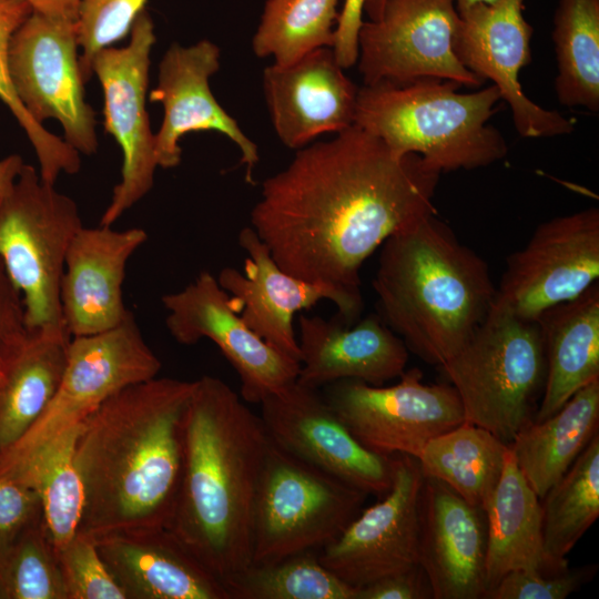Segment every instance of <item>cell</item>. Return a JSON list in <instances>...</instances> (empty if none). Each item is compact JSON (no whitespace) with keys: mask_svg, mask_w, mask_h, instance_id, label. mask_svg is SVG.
Instances as JSON below:
<instances>
[{"mask_svg":"<svg viewBox=\"0 0 599 599\" xmlns=\"http://www.w3.org/2000/svg\"><path fill=\"white\" fill-rule=\"evenodd\" d=\"M27 329L22 294L0 260V359Z\"/></svg>","mask_w":599,"mask_h":599,"instance_id":"43","label":"cell"},{"mask_svg":"<svg viewBox=\"0 0 599 599\" xmlns=\"http://www.w3.org/2000/svg\"><path fill=\"white\" fill-rule=\"evenodd\" d=\"M73 199L23 165L0 196V260L22 294L28 328L64 324L61 280L69 245L82 227Z\"/></svg>","mask_w":599,"mask_h":599,"instance_id":"7","label":"cell"},{"mask_svg":"<svg viewBox=\"0 0 599 599\" xmlns=\"http://www.w3.org/2000/svg\"><path fill=\"white\" fill-rule=\"evenodd\" d=\"M441 172L415 153L395 154L356 124L300 150L262 183L251 227L276 264L331 288L346 324L361 318L359 271L395 232L436 214Z\"/></svg>","mask_w":599,"mask_h":599,"instance_id":"1","label":"cell"},{"mask_svg":"<svg viewBox=\"0 0 599 599\" xmlns=\"http://www.w3.org/2000/svg\"><path fill=\"white\" fill-rule=\"evenodd\" d=\"M297 342L296 382L316 389L341 379L382 386L405 372L409 357L404 342L376 313L353 324L337 314L331 318L303 314Z\"/></svg>","mask_w":599,"mask_h":599,"instance_id":"24","label":"cell"},{"mask_svg":"<svg viewBox=\"0 0 599 599\" xmlns=\"http://www.w3.org/2000/svg\"><path fill=\"white\" fill-rule=\"evenodd\" d=\"M92 538L125 599H229L223 582L167 528Z\"/></svg>","mask_w":599,"mask_h":599,"instance_id":"25","label":"cell"},{"mask_svg":"<svg viewBox=\"0 0 599 599\" xmlns=\"http://www.w3.org/2000/svg\"><path fill=\"white\" fill-rule=\"evenodd\" d=\"M541 500L546 560L566 567V556L599 516L598 434Z\"/></svg>","mask_w":599,"mask_h":599,"instance_id":"31","label":"cell"},{"mask_svg":"<svg viewBox=\"0 0 599 599\" xmlns=\"http://www.w3.org/2000/svg\"><path fill=\"white\" fill-rule=\"evenodd\" d=\"M525 0L477 2L457 10L459 20L453 49L463 65L491 80L510 106L516 130L524 138L568 134L575 123L526 97L519 71L531 61L532 27L522 16Z\"/></svg>","mask_w":599,"mask_h":599,"instance_id":"18","label":"cell"},{"mask_svg":"<svg viewBox=\"0 0 599 599\" xmlns=\"http://www.w3.org/2000/svg\"><path fill=\"white\" fill-rule=\"evenodd\" d=\"M323 396L353 436L380 455L418 457L434 437L461 424L459 396L449 383L425 384L419 368L405 369L395 385L341 379Z\"/></svg>","mask_w":599,"mask_h":599,"instance_id":"11","label":"cell"},{"mask_svg":"<svg viewBox=\"0 0 599 599\" xmlns=\"http://www.w3.org/2000/svg\"><path fill=\"white\" fill-rule=\"evenodd\" d=\"M32 12L77 21L82 0H23Z\"/></svg>","mask_w":599,"mask_h":599,"instance_id":"45","label":"cell"},{"mask_svg":"<svg viewBox=\"0 0 599 599\" xmlns=\"http://www.w3.org/2000/svg\"><path fill=\"white\" fill-rule=\"evenodd\" d=\"M41 518L37 491L0 476V558L30 525Z\"/></svg>","mask_w":599,"mask_h":599,"instance_id":"41","label":"cell"},{"mask_svg":"<svg viewBox=\"0 0 599 599\" xmlns=\"http://www.w3.org/2000/svg\"><path fill=\"white\" fill-rule=\"evenodd\" d=\"M460 84L422 79L358 89L354 124L395 154L415 153L439 172L488 166L507 154L501 133L488 124L501 100L496 85L473 93Z\"/></svg>","mask_w":599,"mask_h":599,"instance_id":"5","label":"cell"},{"mask_svg":"<svg viewBox=\"0 0 599 599\" xmlns=\"http://www.w3.org/2000/svg\"><path fill=\"white\" fill-rule=\"evenodd\" d=\"M258 405L267 436L278 447L367 495L389 490L393 456L361 444L319 389L294 382Z\"/></svg>","mask_w":599,"mask_h":599,"instance_id":"17","label":"cell"},{"mask_svg":"<svg viewBox=\"0 0 599 599\" xmlns=\"http://www.w3.org/2000/svg\"><path fill=\"white\" fill-rule=\"evenodd\" d=\"M154 23L144 9L136 17L125 47L99 50L91 71L104 95V128L122 150L121 180L114 186L100 225L112 226L122 214L144 197L153 186L158 166L154 134L146 111Z\"/></svg>","mask_w":599,"mask_h":599,"instance_id":"12","label":"cell"},{"mask_svg":"<svg viewBox=\"0 0 599 599\" xmlns=\"http://www.w3.org/2000/svg\"><path fill=\"white\" fill-rule=\"evenodd\" d=\"M81 424L60 434L23 468L7 477L37 491L55 550L77 535L82 518L84 490L74 459Z\"/></svg>","mask_w":599,"mask_h":599,"instance_id":"32","label":"cell"},{"mask_svg":"<svg viewBox=\"0 0 599 599\" xmlns=\"http://www.w3.org/2000/svg\"><path fill=\"white\" fill-rule=\"evenodd\" d=\"M599 425V379L576 392L550 417L532 422L508 445L515 463L541 500L567 473Z\"/></svg>","mask_w":599,"mask_h":599,"instance_id":"29","label":"cell"},{"mask_svg":"<svg viewBox=\"0 0 599 599\" xmlns=\"http://www.w3.org/2000/svg\"><path fill=\"white\" fill-rule=\"evenodd\" d=\"M238 244L247 255L243 270L222 268L216 276L229 294L232 308L246 326L278 352L300 362L294 315L323 300L344 312L338 294L328 287L303 281L282 270L268 247L251 226L238 233Z\"/></svg>","mask_w":599,"mask_h":599,"instance_id":"21","label":"cell"},{"mask_svg":"<svg viewBox=\"0 0 599 599\" xmlns=\"http://www.w3.org/2000/svg\"><path fill=\"white\" fill-rule=\"evenodd\" d=\"M0 598L67 599L57 550L43 517L0 558Z\"/></svg>","mask_w":599,"mask_h":599,"instance_id":"37","label":"cell"},{"mask_svg":"<svg viewBox=\"0 0 599 599\" xmlns=\"http://www.w3.org/2000/svg\"><path fill=\"white\" fill-rule=\"evenodd\" d=\"M358 89L327 47L292 64L273 63L263 71V91L275 133L294 150L324 133L337 134L353 125Z\"/></svg>","mask_w":599,"mask_h":599,"instance_id":"20","label":"cell"},{"mask_svg":"<svg viewBox=\"0 0 599 599\" xmlns=\"http://www.w3.org/2000/svg\"><path fill=\"white\" fill-rule=\"evenodd\" d=\"M433 590L420 565L377 579L357 589L356 599H432Z\"/></svg>","mask_w":599,"mask_h":599,"instance_id":"42","label":"cell"},{"mask_svg":"<svg viewBox=\"0 0 599 599\" xmlns=\"http://www.w3.org/2000/svg\"><path fill=\"white\" fill-rule=\"evenodd\" d=\"M221 50L203 39L192 45L172 43L159 64L158 84L150 101L161 103L163 120L154 134L158 166L175 167L181 162L180 139L190 132L215 131L229 138L241 151L248 183L258 163L257 145L242 131L216 101L210 78L220 69Z\"/></svg>","mask_w":599,"mask_h":599,"instance_id":"19","label":"cell"},{"mask_svg":"<svg viewBox=\"0 0 599 599\" xmlns=\"http://www.w3.org/2000/svg\"><path fill=\"white\" fill-rule=\"evenodd\" d=\"M71 338L64 324L28 328L0 359V455L51 402L67 365Z\"/></svg>","mask_w":599,"mask_h":599,"instance_id":"26","label":"cell"},{"mask_svg":"<svg viewBox=\"0 0 599 599\" xmlns=\"http://www.w3.org/2000/svg\"><path fill=\"white\" fill-rule=\"evenodd\" d=\"M365 0H344L334 33L333 52L336 61L345 70L358 59V32L363 24Z\"/></svg>","mask_w":599,"mask_h":599,"instance_id":"44","label":"cell"},{"mask_svg":"<svg viewBox=\"0 0 599 599\" xmlns=\"http://www.w3.org/2000/svg\"><path fill=\"white\" fill-rule=\"evenodd\" d=\"M67 599H125L92 537L77 532L57 549Z\"/></svg>","mask_w":599,"mask_h":599,"instance_id":"39","label":"cell"},{"mask_svg":"<svg viewBox=\"0 0 599 599\" xmlns=\"http://www.w3.org/2000/svg\"><path fill=\"white\" fill-rule=\"evenodd\" d=\"M552 39L558 100L599 110V0H559Z\"/></svg>","mask_w":599,"mask_h":599,"instance_id":"33","label":"cell"},{"mask_svg":"<svg viewBox=\"0 0 599 599\" xmlns=\"http://www.w3.org/2000/svg\"><path fill=\"white\" fill-rule=\"evenodd\" d=\"M161 366L131 312L109 331L72 337L54 396L37 422L0 455V476L18 473L109 397L129 385L156 377Z\"/></svg>","mask_w":599,"mask_h":599,"instance_id":"9","label":"cell"},{"mask_svg":"<svg viewBox=\"0 0 599 599\" xmlns=\"http://www.w3.org/2000/svg\"><path fill=\"white\" fill-rule=\"evenodd\" d=\"M376 314L424 362L439 366L487 317L496 297L488 263L430 214L380 245Z\"/></svg>","mask_w":599,"mask_h":599,"instance_id":"4","label":"cell"},{"mask_svg":"<svg viewBox=\"0 0 599 599\" xmlns=\"http://www.w3.org/2000/svg\"><path fill=\"white\" fill-rule=\"evenodd\" d=\"M338 0H266L252 39L256 57L292 64L319 48H332Z\"/></svg>","mask_w":599,"mask_h":599,"instance_id":"34","label":"cell"},{"mask_svg":"<svg viewBox=\"0 0 599 599\" xmlns=\"http://www.w3.org/2000/svg\"><path fill=\"white\" fill-rule=\"evenodd\" d=\"M366 497L270 439L254 504L251 564L319 550L362 511Z\"/></svg>","mask_w":599,"mask_h":599,"instance_id":"8","label":"cell"},{"mask_svg":"<svg viewBox=\"0 0 599 599\" xmlns=\"http://www.w3.org/2000/svg\"><path fill=\"white\" fill-rule=\"evenodd\" d=\"M148 240L140 227L82 226L73 236L60 287L62 319L72 337L109 331L129 315L122 284L132 254Z\"/></svg>","mask_w":599,"mask_h":599,"instance_id":"23","label":"cell"},{"mask_svg":"<svg viewBox=\"0 0 599 599\" xmlns=\"http://www.w3.org/2000/svg\"><path fill=\"white\" fill-rule=\"evenodd\" d=\"M148 0H82L75 21L79 59L84 82L89 81L94 54L125 38Z\"/></svg>","mask_w":599,"mask_h":599,"instance_id":"38","label":"cell"},{"mask_svg":"<svg viewBox=\"0 0 599 599\" xmlns=\"http://www.w3.org/2000/svg\"><path fill=\"white\" fill-rule=\"evenodd\" d=\"M194 380L129 385L81 424L74 459L84 490L78 532L169 528L184 465Z\"/></svg>","mask_w":599,"mask_h":599,"instance_id":"2","label":"cell"},{"mask_svg":"<svg viewBox=\"0 0 599 599\" xmlns=\"http://www.w3.org/2000/svg\"><path fill=\"white\" fill-rule=\"evenodd\" d=\"M165 325L182 345L213 342L241 380L244 402L260 404L296 382L300 362L278 352L250 329L232 308L216 277L202 271L180 291L162 296Z\"/></svg>","mask_w":599,"mask_h":599,"instance_id":"16","label":"cell"},{"mask_svg":"<svg viewBox=\"0 0 599 599\" xmlns=\"http://www.w3.org/2000/svg\"><path fill=\"white\" fill-rule=\"evenodd\" d=\"M75 21L31 12L13 33L9 78L31 118L60 122L63 140L75 151L98 150L95 113L85 101Z\"/></svg>","mask_w":599,"mask_h":599,"instance_id":"10","label":"cell"},{"mask_svg":"<svg viewBox=\"0 0 599 599\" xmlns=\"http://www.w3.org/2000/svg\"><path fill=\"white\" fill-rule=\"evenodd\" d=\"M392 456L389 490L317 550L322 565L355 589L419 565L424 475L416 457Z\"/></svg>","mask_w":599,"mask_h":599,"instance_id":"15","label":"cell"},{"mask_svg":"<svg viewBox=\"0 0 599 599\" xmlns=\"http://www.w3.org/2000/svg\"><path fill=\"white\" fill-rule=\"evenodd\" d=\"M31 12L30 6L23 0H0V100L16 116L32 144L40 165V177L54 184L61 173H78L80 153L31 118L14 93L8 70L11 38Z\"/></svg>","mask_w":599,"mask_h":599,"instance_id":"36","label":"cell"},{"mask_svg":"<svg viewBox=\"0 0 599 599\" xmlns=\"http://www.w3.org/2000/svg\"><path fill=\"white\" fill-rule=\"evenodd\" d=\"M507 449L508 445L487 429L465 422L430 439L417 459L424 477L440 480L486 512Z\"/></svg>","mask_w":599,"mask_h":599,"instance_id":"30","label":"cell"},{"mask_svg":"<svg viewBox=\"0 0 599 599\" xmlns=\"http://www.w3.org/2000/svg\"><path fill=\"white\" fill-rule=\"evenodd\" d=\"M270 438L222 379L202 376L186 414L184 465L167 529L222 582L252 560V521Z\"/></svg>","mask_w":599,"mask_h":599,"instance_id":"3","label":"cell"},{"mask_svg":"<svg viewBox=\"0 0 599 599\" xmlns=\"http://www.w3.org/2000/svg\"><path fill=\"white\" fill-rule=\"evenodd\" d=\"M459 16L455 0H386L377 21L358 32V70L364 85H402L422 79L479 87L453 49Z\"/></svg>","mask_w":599,"mask_h":599,"instance_id":"13","label":"cell"},{"mask_svg":"<svg viewBox=\"0 0 599 599\" xmlns=\"http://www.w3.org/2000/svg\"><path fill=\"white\" fill-rule=\"evenodd\" d=\"M486 520L485 597L509 572L558 569L544 552L541 500L519 471L509 446Z\"/></svg>","mask_w":599,"mask_h":599,"instance_id":"28","label":"cell"},{"mask_svg":"<svg viewBox=\"0 0 599 599\" xmlns=\"http://www.w3.org/2000/svg\"><path fill=\"white\" fill-rule=\"evenodd\" d=\"M386 0H365L363 11L367 14L369 21H377L383 13Z\"/></svg>","mask_w":599,"mask_h":599,"instance_id":"47","label":"cell"},{"mask_svg":"<svg viewBox=\"0 0 599 599\" xmlns=\"http://www.w3.org/2000/svg\"><path fill=\"white\" fill-rule=\"evenodd\" d=\"M23 165V159L18 154L0 160V196L12 186Z\"/></svg>","mask_w":599,"mask_h":599,"instance_id":"46","label":"cell"},{"mask_svg":"<svg viewBox=\"0 0 599 599\" xmlns=\"http://www.w3.org/2000/svg\"><path fill=\"white\" fill-rule=\"evenodd\" d=\"M597 565L512 571L490 590L487 599H565L589 582Z\"/></svg>","mask_w":599,"mask_h":599,"instance_id":"40","label":"cell"},{"mask_svg":"<svg viewBox=\"0 0 599 599\" xmlns=\"http://www.w3.org/2000/svg\"><path fill=\"white\" fill-rule=\"evenodd\" d=\"M545 349L546 379L534 422L560 409L580 388L599 379V285L552 306L537 319Z\"/></svg>","mask_w":599,"mask_h":599,"instance_id":"27","label":"cell"},{"mask_svg":"<svg viewBox=\"0 0 599 599\" xmlns=\"http://www.w3.org/2000/svg\"><path fill=\"white\" fill-rule=\"evenodd\" d=\"M437 367L456 389L466 423L509 445L534 422L545 386L539 324L494 302L465 345Z\"/></svg>","mask_w":599,"mask_h":599,"instance_id":"6","label":"cell"},{"mask_svg":"<svg viewBox=\"0 0 599 599\" xmlns=\"http://www.w3.org/2000/svg\"><path fill=\"white\" fill-rule=\"evenodd\" d=\"M486 512L438 479L420 491L419 565L433 599L485 598Z\"/></svg>","mask_w":599,"mask_h":599,"instance_id":"22","label":"cell"},{"mask_svg":"<svg viewBox=\"0 0 599 599\" xmlns=\"http://www.w3.org/2000/svg\"><path fill=\"white\" fill-rule=\"evenodd\" d=\"M599 277V209L589 207L539 224L526 245L511 253L496 287L495 303L537 321Z\"/></svg>","mask_w":599,"mask_h":599,"instance_id":"14","label":"cell"},{"mask_svg":"<svg viewBox=\"0 0 599 599\" xmlns=\"http://www.w3.org/2000/svg\"><path fill=\"white\" fill-rule=\"evenodd\" d=\"M223 585L229 599H356L357 593L322 565L316 550L250 564Z\"/></svg>","mask_w":599,"mask_h":599,"instance_id":"35","label":"cell"},{"mask_svg":"<svg viewBox=\"0 0 599 599\" xmlns=\"http://www.w3.org/2000/svg\"><path fill=\"white\" fill-rule=\"evenodd\" d=\"M497 0H455L457 10L467 8L477 2L494 3Z\"/></svg>","mask_w":599,"mask_h":599,"instance_id":"48","label":"cell"}]
</instances>
